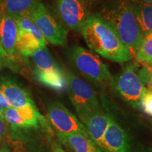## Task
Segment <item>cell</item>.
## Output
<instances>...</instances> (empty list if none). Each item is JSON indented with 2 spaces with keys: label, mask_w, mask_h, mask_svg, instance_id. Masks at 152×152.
Here are the masks:
<instances>
[{
  "label": "cell",
  "mask_w": 152,
  "mask_h": 152,
  "mask_svg": "<svg viewBox=\"0 0 152 152\" xmlns=\"http://www.w3.org/2000/svg\"><path fill=\"white\" fill-rule=\"evenodd\" d=\"M9 130V124L4 119L0 118V142L6 136Z\"/></svg>",
  "instance_id": "23"
},
{
  "label": "cell",
  "mask_w": 152,
  "mask_h": 152,
  "mask_svg": "<svg viewBox=\"0 0 152 152\" xmlns=\"http://www.w3.org/2000/svg\"><path fill=\"white\" fill-rule=\"evenodd\" d=\"M33 75L38 83L57 92H62L66 89V75L61 68L48 71L34 68Z\"/></svg>",
  "instance_id": "16"
},
{
  "label": "cell",
  "mask_w": 152,
  "mask_h": 152,
  "mask_svg": "<svg viewBox=\"0 0 152 152\" xmlns=\"http://www.w3.org/2000/svg\"><path fill=\"white\" fill-rule=\"evenodd\" d=\"M112 83L120 96L132 107L140 109V103L146 87L133 65H128L120 73Z\"/></svg>",
  "instance_id": "5"
},
{
  "label": "cell",
  "mask_w": 152,
  "mask_h": 152,
  "mask_svg": "<svg viewBox=\"0 0 152 152\" xmlns=\"http://www.w3.org/2000/svg\"><path fill=\"white\" fill-rule=\"evenodd\" d=\"M1 10H0V21H1ZM9 55H8L3 50V49L1 48V44H0V60H2L4 58H6V57L9 56Z\"/></svg>",
  "instance_id": "25"
},
{
  "label": "cell",
  "mask_w": 152,
  "mask_h": 152,
  "mask_svg": "<svg viewBox=\"0 0 152 152\" xmlns=\"http://www.w3.org/2000/svg\"><path fill=\"white\" fill-rule=\"evenodd\" d=\"M0 152H10V149L7 144H4V145L0 148Z\"/></svg>",
  "instance_id": "26"
},
{
  "label": "cell",
  "mask_w": 152,
  "mask_h": 152,
  "mask_svg": "<svg viewBox=\"0 0 152 152\" xmlns=\"http://www.w3.org/2000/svg\"><path fill=\"white\" fill-rule=\"evenodd\" d=\"M66 90L70 100L82 123L95 112L102 109L94 89L83 79L66 73Z\"/></svg>",
  "instance_id": "3"
},
{
  "label": "cell",
  "mask_w": 152,
  "mask_h": 152,
  "mask_svg": "<svg viewBox=\"0 0 152 152\" xmlns=\"http://www.w3.org/2000/svg\"><path fill=\"white\" fill-rule=\"evenodd\" d=\"M42 0H1L0 10L13 18L26 16Z\"/></svg>",
  "instance_id": "17"
},
{
  "label": "cell",
  "mask_w": 152,
  "mask_h": 152,
  "mask_svg": "<svg viewBox=\"0 0 152 152\" xmlns=\"http://www.w3.org/2000/svg\"><path fill=\"white\" fill-rule=\"evenodd\" d=\"M53 152H66L62 149V148L58 147V145H55L54 147V149H53Z\"/></svg>",
  "instance_id": "28"
},
{
  "label": "cell",
  "mask_w": 152,
  "mask_h": 152,
  "mask_svg": "<svg viewBox=\"0 0 152 152\" xmlns=\"http://www.w3.org/2000/svg\"><path fill=\"white\" fill-rule=\"evenodd\" d=\"M137 1H141L145 4H152V0H137Z\"/></svg>",
  "instance_id": "29"
},
{
  "label": "cell",
  "mask_w": 152,
  "mask_h": 152,
  "mask_svg": "<svg viewBox=\"0 0 152 152\" xmlns=\"http://www.w3.org/2000/svg\"><path fill=\"white\" fill-rule=\"evenodd\" d=\"M0 1H1V0H0Z\"/></svg>",
  "instance_id": "33"
},
{
  "label": "cell",
  "mask_w": 152,
  "mask_h": 152,
  "mask_svg": "<svg viewBox=\"0 0 152 152\" xmlns=\"http://www.w3.org/2000/svg\"><path fill=\"white\" fill-rule=\"evenodd\" d=\"M87 1H96V0H87Z\"/></svg>",
  "instance_id": "31"
},
{
  "label": "cell",
  "mask_w": 152,
  "mask_h": 152,
  "mask_svg": "<svg viewBox=\"0 0 152 152\" xmlns=\"http://www.w3.org/2000/svg\"><path fill=\"white\" fill-rule=\"evenodd\" d=\"M140 109L148 115L152 117V91L147 88L142 98Z\"/></svg>",
  "instance_id": "22"
},
{
  "label": "cell",
  "mask_w": 152,
  "mask_h": 152,
  "mask_svg": "<svg viewBox=\"0 0 152 152\" xmlns=\"http://www.w3.org/2000/svg\"><path fill=\"white\" fill-rule=\"evenodd\" d=\"M91 50L113 62L123 64L132 55L106 23L96 14H90L80 30Z\"/></svg>",
  "instance_id": "1"
},
{
  "label": "cell",
  "mask_w": 152,
  "mask_h": 152,
  "mask_svg": "<svg viewBox=\"0 0 152 152\" xmlns=\"http://www.w3.org/2000/svg\"><path fill=\"white\" fill-rule=\"evenodd\" d=\"M15 20L18 28L16 49L19 55L32 56L38 49L47 47V40L29 17L20 16Z\"/></svg>",
  "instance_id": "7"
},
{
  "label": "cell",
  "mask_w": 152,
  "mask_h": 152,
  "mask_svg": "<svg viewBox=\"0 0 152 152\" xmlns=\"http://www.w3.org/2000/svg\"><path fill=\"white\" fill-rule=\"evenodd\" d=\"M18 28L16 20L1 13L0 21V44L1 48L11 56L19 55L16 49Z\"/></svg>",
  "instance_id": "14"
},
{
  "label": "cell",
  "mask_w": 152,
  "mask_h": 152,
  "mask_svg": "<svg viewBox=\"0 0 152 152\" xmlns=\"http://www.w3.org/2000/svg\"><path fill=\"white\" fill-rule=\"evenodd\" d=\"M116 33L132 56L143 38L128 0H113L104 4L96 14Z\"/></svg>",
  "instance_id": "2"
},
{
  "label": "cell",
  "mask_w": 152,
  "mask_h": 152,
  "mask_svg": "<svg viewBox=\"0 0 152 152\" xmlns=\"http://www.w3.org/2000/svg\"><path fill=\"white\" fill-rule=\"evenodd\" d=\"M4 67V66H3V64H2V62H1V61L0 60V70L1 69V68H2Z\"/></svg>",
  "instance_id": "30"
},
{
  "label": "cell",
  "mask_w": 152,
  "mask_h": 152,
  "mask_svg": "<svg viewBox=\"0 0 152 152\" xmlns=\"http://www.w3.org/2000/svg\"><path fill=\"white\" fill-rule=\"evenodd\" d=\"M0 105L2 106L5 109H9V108H11L10 106L9 105L7 101L6 100L5 97L4 96V95L2 94V93L1 92V91H0Z\"/></svg>",
  "instance_id": "24"
},
{
  "label": "cell",
  "mask_w": 152,
  "mask_h": 152,
  "mask_svg": "<svg viewBox=\"0 0 152 152\" xmlns=\"http://www.w3.org/2000/svg\"><path fill=\"white\" fill-rule=\"evenodd\" d=\"M144 64L145 66L138 72L139 76L146 88L152 91V68L149 64Z\"/></svg>",
  "instance_id": "21"
},
{
  "label": "cell",
  "mask_w": 152,
  "mask_h": 152,
  "mask_svg": "<svg viewBox=\"0 0 152 152\" xmlns=\"http://www.w3.org/2000/svg\"><path fill=\"white\" fill-rule=\"evenodd\" d=\"M149 65H150V66H151V67L152 68V63H151V64H149Z\"/></svg>",
  "instance_id": "32"
},
{
  "label": "cell",
  "mask_w": 152,
  "mask_h": 152,
  "mask_svg": "<svg viewBox=\"0 0 152 152\" xmlns=\"http://www.w3.org/2000/svg\"><path fill=\"white\" fill-rule=\"evenodd\" d=\"M70 60L74 67L85 78L95 83L111 82L113 78L109 68L99 57L80 46L70 52Z\"/></svg>",
  "instance_id": "4"
},
{
  "label": "cell",
  "mask_w": 152,
  "mask_h": 152,
  "mask_svg": "<svg viewBox=\"0 0 152 152\" xmlns=\"http://www.w3.org/2000/svg\"><path fill=\"white\" fill-rule=\"evenodd\" d=\"M4 119L15 129L37 128L40 126L49 128L46 119L39 113L35 105L5 109Z\"/></svg>",
  "instance_id": "10"
},
{
  "label": "cell",
  "mask_w": 152,
  "mask_h": 152,
  "mask_svg": "<svg viewBox=\"0 0 152 152\" xmlns=\"http://www.w3.org/2000/svg\"><path fill=\"white\" fill-rule=\"evenodd\" d=\"M4 108L1 105H0V118L4 119Z\"/></svg>",
  "instance_id": "27"
},
{
  "label": "cell",
  "mask_w": 152,
  "mask_h": 152,
  "mask_svg": "<svg viewBox=\"0 0 152 152\" xmlns=\"http://www.w3.org/2000/svg\"><path fill=\"white\" fill-rule=\"evenodd\" d=\"M104 152H132L130 138L111 117L104 136Z\"/></svg>",
  "instance_id": "11"
},
{
  "label": "cell",
  "mask_w": 152,
  "mask_h": 152,
  "mask_svg": "<svg viewBox=\"0 0 152 152\" xmlns=\"http://www.w3.org/2000/svg\"><path fill=\"white\" fill-rule=\"evenodd\" d=\"M56 136L61 143L70 148L74 152H103L90 138L87 137L59 132H56Z\"/></svg>",
  "instance_id": "15"
},
{
  "label": "cell",
  "mask_w": 152,
  "mask_h": 152,
  "mask_svg": "<svg viewBox=\"0 0 152 152\" xmlns=\"http://www.w3.org/2000/svg\"><path fill=\"white\" fill-rule=\"evenodd\" d=\"M55 11L61 26L80 31L89 16L85 0H56Z\"/></svg>",
  "instance_id": "9"
},
{
  "label": "cell",
  "mask_w": 152,
  "mask_h": 152,
  "mask_svg": "<svg viewBox=\"0 0 152 152\" xmlns=\"http://www.w3.org/2000/svg\"><path fill=\"white\" fill-rule=\"evenodd\" d=\"M32 57L35 64L34 68H36L39 71H53L61 68L50 54L47 47L38 49L34 52Z\"/></svg>",
  "instance_id": "19"
},
{
  "label": "cell",
  "mask_w": 152,
  "mask_h": 152,
  "mask_svg": "<svg viewBox=\"0 0 152 152\" xmlns=\"http://www.w3.org/2000/svg\"><path fill=\"white\" fill-rule=\"evenodd\" d=\"M130 4L143 36L152 33V4L131 0Z\"/></svg>",
  "instance_id": "18"
},
{
  "label": "cell",
  "mask_w": 152,
  "mask_h": 152,
  "mask_svg": "<svg viewBox=\"0 0 152 152\" xmlns=\"http://www.w3.org/2000/svg\"><path fill=\"white\" fill-rule=\"evenodd\" d=\"M47 118L56 132L80 134L90 138L83 123L60 102L49 104Z\"/></svg>",
  "instance_id": "8"
},
{
  "label": "cell",
  "mask_w": 152,
  "mask_h": 152,
  "mask_svg": "<svg viewBox=\"0 0 152 152\" xmlns=\"http://www.w3.org/2000/svg\"><path fill=\"white\" fill-rule=\"evenodd\" d=\"M27 16L33 20L43 37L49 43L62 46L67 43V31L49 14L42 3L36 6Z\"/></svg>",
  "instance_id": "6"
},
{
  "label": "cell",
  "mask_w": 152,
  "mask_h": 152,
  "mask_svg": "<svg viewBox=\"0 0 152 152\" xmlns=\"http://www.w3.org/2000/svg\"><path fill=\"white\" fill-rule=\"evenodd\" d=\"M111 118V116L109 113H106L101 109L92 114L83 122L92 141L103 152H104V136Z\"/></svg>",
  "instance_id": "13"
},
{
  "label": "cell",
  "mask_w": 152,
  "mask_h": 152,
  "mask_svg": "<svg viewBox=\"0 0 152 152\" xmlns=\"http://www.w3.org/2000/svg\"><path fill=\"white\" fill-rule=\"evenodd\" d=\"M0 91L11 108L18 109L35 105L29 93L9 77H4L0 79Z\"/></svg>",
  "instance_id": "12"
},
{
  "label": "cell",
  "mask_w": 152,
  "mask_h": 152,
  "mask_svg": "<svg viewBox=\"0 0 152 152\" xmlns=\"http://www.w3.org/2000/svg\"><path fill=\"white\" fill-rule=\"evenodd\" d=\"M135 56L144 64L152 63V33L144 35L136 52Z\"/></svg>",
  "instance_id": "20"
}]
</instances>
